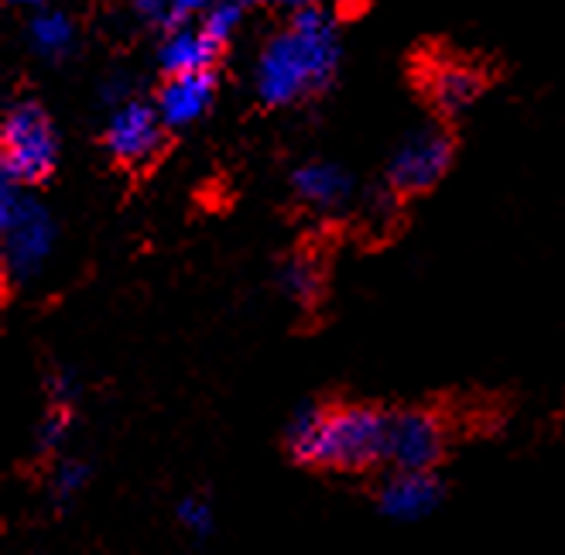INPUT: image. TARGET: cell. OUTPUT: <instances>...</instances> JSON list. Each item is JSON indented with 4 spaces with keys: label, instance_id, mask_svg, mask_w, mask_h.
I'll use <instances>...</instances> for the list:
<instances>
[{
    "label": "cell",
    "instance_id": "1",
    "mask_svg": "<svg viewBox=\"0 0 565 555\" xmlns=\"http://www.w3.org/2000/svg\"><path fill=\"white\" fill-rule=\"evenodd\" d=\"M391 412L374 405H306L285 429L288 456L306 470L374 473L387 470Z\"/></svg>",
    "mask_w": 565,
    "mask_h": 555
},
{
    "label": "cell",
    "instance_id": "2",
    "mask_svg": "<svg viewBox=\"0 0 565 555\" xmlns=\"http://www.w3.org/2000/svg\"><path fill=\"white\" fill-rule=\"evenodd\" d=\"M340 65V35L329 14L306 8L275 31L254 65V89L260 104L291 107L326 89Z\"/></svg>",
    "mask_w": 565,
    "mask_h": 555
},
{
    "label": "cell",
    "instance_id": "3",
    "mask_svg": "<svg viewBox=\"0 0 565 555\" xmlns=\"http://www.w3.org/2000/svg\"><path fill=\"white\" fill-rule=\"evenodd\" d=\"M0 234H4V265L14 278H35L55 247L52 213L28 195L24 185L4 182L0 195Z\"/></svg>",
    "mask_w": 565,
    "mask_h": 555
},
{
    "label": "cell",
    "instance_id": "4",
    "mask_svg": "<svg viewBox=\"0 0 565 555\" xmlns=\"http://www.w3.org/2000/svg\"><path fill=\"white\" fill-rule=\"evenodd\" d=\"M4 182L35 185L58 166V135L39 104H14L4 117Z\"/></svg>",
    "mask_w": 565,
    "mask_h": 555
},
{
    "label": "cell",
    "instance_id": "5",
    "mask_svg": "<svg viewBox=\"0 0 565 555\" xmlns=\"http://www.w3.org/2000/svg\"><path fill=\"white\" fill-rule=\"evenodd\" d=\"M449 446L443 415L428 408L391 412L387 436V470H439Z\"/></svg>",
    "mask_w": 565,
    "mask_h": 555
},
{
    "label": "cell",
    "instance_id": "6",
    "mask_svg": "<svg viewBox=\"0 0 565 555\" xmlns=\"http://www.w3.org/2000/svg\"><path fill=\"white\" fill-rule=\"evenodd\" d=\"M377 511L394 525H418L446 501V483L436 470H387L377 483Z\"/></svg>",
    "mask_w": 565,
    "mask_h": 555
},
{
    "label": "cell",
    "instance_id": "7",
    "mask_svg": "<svg viewBox=\"0 0 565 555\" xmlns=\"http://www.w3.org/2000/svg\"><path fill=\"white\" fill-rule=\"evenodd\" d=\"M452 161V141L439 127H422L412 138L402 141V148L391 158V185L402 195H418L436 185Z\"/></svg>",
    "mask_w": 565,
    "mask_h": 555
},
{
    "label": "cell",
    "instance_id": "8",
    "mask_svg": "<svg viewBox=\"0 0 565 555\" xmlns=\"http://www.w3.org/2000/svg\"><path fill=\"white\" fill-rule=\"evenodd\" d=\"M161 127H169V124L161 120L158 107H148L141 100H124L107 120L104 145L114 154V161H120V166L141 169V166H148V161L158 158V151L164 145V130Z\"/></svg>",
    "mask_w": 565,
    "mask_h": 555
},
{
    "label": "cell",
    "instance_id": "9",
    "mask_svg": "<svg viewBox=\"0 0 565 555\" xmlns=\"http://www.w3.org/2000/svg\"><path fill=\"white\" fill-rule=\"evenodd\" d=\"M216 100V76L213 73H185L169 76L158 89V114L169 127L199 124Z\"/></svg>",
    "mask_w": 565,
    "mask_h": 555
},
{
    "label": "cell",
    "instance_id": "10",
    "mask_svg": "<svg viewBox=\"0 0 565 555\" xmlns=\"http://www.w3.org/2000/svg\"><path fill=\"white\" fill-rule=\"evenodd\" d=\"M76 398H79V384L73 374H58L52 381V398L49 408L35 429V452L42 460H58L65 452V442L73 436V421H76Z\"/></svg>",
    "mask_w": 565,
    "mask_h": 555
},
{
    "label": "cell",
    "instance_id": "11",
    "mask_svg": "<svg viewBox=\"0 0 565 555\" xmlns=\"http://www.w3.org/2000/svg\"><path fill=\"white\" fill-rule=\"evenodd\" d=\"M291 185H295L298 200H302L309 210H319V213L343 210L353 195L350 172L332 166V161H309V166H302L295 172Z\"/></svg>",
    "mask_w": 565,
    "mask_h": 555
},
{
    "label": "cell",
    "instance_id": "12",
    "mask_svg": "<svg viewBox=\"0 0 565 555\" xmlns=\"http://www.w3.org/2000/svg\"><path fill=\"white\" fill-rule=\"evenodd\" d=\"M220 42L210 35V31L199 24V28H175L169 39L161 45V70L169 76H185V73H213V62L220 55Z\"/></svg>",
    "mask_w": 565,
    "mask_h": 555
},
{
    "label": "cell",
    "instance_id": "13",
    "mask_svg": "<svg viewBox=\"0 0 565 555\" xmlns=\"http://www.w3.org/2000/svg\"><path fill=\"white\" fill-rule=\"evenodd\" d=\"M93 480V467L89 460H83V456H58V460H52L49 467V501L52 508L65 511V508H73L83 494H86V487Z\"/></svg>",
    "mask_w": 565,
    "mask_h": 555
},
{
    "label": "cell",
    "instance_id": "14",
    "mask_svg": "<svg viewBox=\"0 0 565 555\" xmlns=\"http://www.w3.org/2000/svg\"><path fill=\"white\" fill-rule=\"evenodd\" d=\"M175 525L185 538H192L195 545L213 538L216 532V508H213V498L206 491H185L179 501H175Z\"/></svg>",
    "mask_w": 565,
    "mask_h": 555
},
{
    "label": "cell",
    "instance_id": "15",
    "mask_svg": "<svg viewBox=\"0 0 565 555\" xmlns=\"http://www.w3.org/2000/svg\"><path fill=\"white\" fill-rule=\"evenodd\" d=\"M480 93V76L473 70H462V65H443L431 79V96L446 107V110H462L477 100Z\"/></svg>",
    "mask_w": 565,
    "mask_h": 555
},
{
    "label": "cell",
    "instance_id": "16",
    "mask_svg": "<svg viewBox=\"0 0 565 555\" xmlns=\"http://www.w3.org/2000/svg\"><path fill=\"white\" fill-rule=\"evenodd\" d=\"M73 39H76L73 21L58 11H42V14H35V21H31V45L49 58L70 52Z\"/></svg>",
    "mask_w": 565,
    "mask_h": 555
},
{
    "label": "cell",
    "instance_id": "17",
    "mask_svg": "<svg viewBox=\"0 0 565 555\" xmlns=\"http://www.w3.org/2000/svg\"><path fill=\"white\" fill-rule=\"evenodd\" d=\"M281 285H285V296H288V299H295V302L309 306V302L319 296V288H322V275H319V268L312 265V260L298 257V260H291V265L285 268V275H281Z\"/></svg>",
    "mask_w": 565,
    "mask_h": 555
},
{
    "label": "cell",
    "instance_id": "18",
    "mask_svg": "<svg viewBox=\"0 0 565 555\" xmlns=\"http://www.w3.org/2000/svg\"><path fill=\"white\" fill-rule=\"evenodd\" d=\"M241 8H244L241 0H216V4L199 18V24H203L220 45H226L241 28Z\"/></svg>",
    "mask_w": 565,
    "mask_h": 555
},
{
    "label": "cell",
    "instance_id": "19",
    "mask_svg": "<svg viewBox=\"0 0 565 555\" xmlns=\"http://www.w3.org/2000/svg\"><path fill=\"white\" fill-rule=\"evenodd\" d=\"M216 0H172V24H185V21H195L203 18Z\"/></svg>",
    "mask_w": 565,
    "mask_h": 555
},
{
    "label": "cell",
    "instance_id": "20",
    "mask_svg": "<svg viewBox=\"0 0 565 555\" xmlns=\"http://www.w3.org/2000/svg\"><path fill=\"white\" fill-rule=\"evenodd\" d=\"M135 8L151 24H172V0H135Z\"/></svg>",
    "mask_w": 565,
    "mask_h": 555
},
{
    "label": "cell",
    "instance_id": "21",
    "mask_svg": "<svg viewBox=\"0 0 565 555\" xmlns=\"http://www.w3.org/2000/svg\"><path fill=\"white\" fill-rule=\"evenodd\" d=\"M244 8H271V11H306L316 8V0H241Z\"/></svg>",
    "mask_w": 565,
    "mask_h": 555
},
{
    "label": "cell",
    "instance_id": "22",
    "mask_svg": "<svg viewBox=\"0 0 565 555\" xmlns=\"http://www.w3.org/2000/svg\"><path fill=\"white\" fill-rule=\"evenodd\" d=\"M11 4H18V8H39V4H45V0H11Z\"/></svg>",
    "mask_w": 565,
    "mask_h": 555
},
{
    "label": "cell",
    "instance_id": "23",
    "mask_svg": "<svg viewBox=\"0 0 565 555\" xmlns=\"http://www.w3.org/2000/svg\"><path fill=\"white\" fill-rule=\"evenodd\" d=\"M172 555H189V552H172Z\"/></svg>",
    "mask_w": 565,
    "mask_h": 555
}]
</instances>
